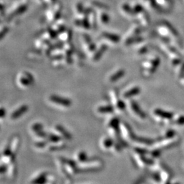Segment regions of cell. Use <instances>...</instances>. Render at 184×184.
Listing matches in <instances>:
<instances>
[{"instance_id":"cell-37","label":"cell","mask_w":184,"mask_h":184,"mask_svg":"<svg viewBox=\"0 0 184 184\" xmlns=\"http://www.w3.org/2000/svg\"><path fill=\"white\" fill-rule=\"evenodd\" d=\"M181 82L183 85H184V75L183 76H181Z\"/></svg>"},{"instance_id":"cell-6","label":"cell","mask_w":184,"mask_h":184,"mask_svg":"<svg viewBox=\"0 0 184 184\" xmlns=\"http://www.w3.org/2000/svg\"><path fill=\"white\" fill-rule=\"evenodd\" d=\"M102 36L104 38H105L106 39L109 40L114 42V43H118L120 41V40H121V38L119 36L113 33L103 32L102 33Z\"/></svg>"},{"instance_id":"cell-5","label":"cell","mask_w":184,"mask_h":184,"mask_svg":"<svg viewBox=\"0 0 184 184\" xmlns=\"http://www.w3.org/2000/svg\"><path fill=\"white\" fill-rule=\"evenodd\" d=\"M156 1L161 9L171 10L174 6L173 0H156Z\"/></svg>"},{"instance_id":"cell-26","label":"cell","mask_w":184,"mask_h":184,"mask_svg":"<svg viewBox=\"0 0 184 184\" xmlns=\"http://www.w3.org/2000/svg\"><path fill=\"white\" fill-rule=\"evenodd\" d=\"M92 4H94V5L95 6H96V7L100 8V9H107L108 8V7L105 5V4H103L102 3H100V2H98V1H93Z\"/></svg>"},{"instance_id":"cell-7","label":"cell","mask_w":184,"mask_h":184,"mask_svg":"<svg viewBox=\"0 0 184 184\" xmlns=\"http://www.w3.org/2000/svg\"><path fill=\"white\" fill-rule=\"evenodd\" d=\"M107 49H108L107 45H106V44H102V45L100 47V48H99L98 51L94 54V57H93V60L94 61L100 60V58H102V56L103 55V54L107 51Z\"/></svg>"},{"instance_id":"cell-22","label":"cell","mask_w":184,"mask_h":184,"mask_svg":"<svg viewBox=\"0 0 184 184\" xmlns=\"http://www.w3.org/2000/svg\"><path fill=\"white\" fill-rule=\"evenodd\" d=\"M19 81H20V83L23 86H29V85L31 83V81L28 79V77H21L19 79Z\"/></svg>"},{"instance_id":"cell-35","label":"cell","mask_w":184,"mask_h":184,"mask_svg":"<svg viewBox=\"0 0 184 184\" xmlns=\"http://www.w3.org/2000/svg\"><path fill=\"white\" fill-rule=\"evenodd\" d=\"M6 170V167L4 166V165L2 164L1 167V173H5V171Z\"/></svg>"},{"instance_id":"cell-29","label":"cell","mask_w":184,"mask_h":184,"mask_svg":"<svg viewBox=\"0 0 184 184\" xmlns=\"http://www.w3.org/2000/svg\"><path fill=\"white\" fill-rule=\"evenodd\" d=\"M147 51H148L147 46H143V47H141L140 49L139 50V53L140 54V55H143V54H145L146 53H147Z\"/></svg>"},{"instance_id":"cell-25","label":"cell","mask_w":184,"mask_h":184,"mask_svg":"<svg viewBox=\"0 0 184 184\" xmlns=\"http://www.w3.org/2000/svg\"><path fill=\"white\" fill-rule=\"evenodd\" d=\"M133 8H134V10L135 14H140L141 12H142L144 10L143 6L140 5V4H136V5L134 6V7Z\"/></svg>"},{"instance_id":"cell-20","label":"cell","mask_w":184,"mask_h":184,"mask_svg":"<svg viewBox=\"0 0 184 184\" xmlns=\"http://www.w3.org/2000/svg\"><path fill=\"white\" fill-rule=\"evenodd\" d=\"M48 141H50V142H52V143H56L60 142V141H61L60 136H59L56 134H50L48 136Z\"/></svg>"},{"instance_id":"cell-23","label":"cell","mask_w":184,"mask_h":184,"mask_svg":"<svg viewBox=\"0 0 184 184\" xmlns=\"http://www.w3.org/2000/svg\"><path fill=\"white\" fill-rule=\"evenodd\" d=\"M100 19H101V21H102V23H104V24H107V23L109 22L110 17L107 13H104V12H103V13H102V14H101Z\"/></svg>"},{"instance_id":"cell-18","label":"cell","mask_w":184,"mask_h":184,"mask_svg":"<svg viewBox=\"0 0 184 184\" xmlns=\"http://www.w3.org/2000/svg\"><path fill=\"white\" fill-rule=\"evenodd\" d=\"M176 73L179 77H181L184 75V61L182 60V61L179 63V64L176 66Z\"/></svg>"},{"instance_id":"cell-24","label":"cell","mask_w":184,"mask_h":184,"mask_svg":"<svg viewBox=\"0 0 184 184\" xmlns=\"http://www.w3.org/2000/svg\"><path fill=\"white\" fill-rule=\"evenodd\" d=\"M32 130L34 131L35 132H39V131L42 130V125L40 123H37V124H33L32 126Z\"/></svg>"},{"instance_id":"cell-33","label":"cell","mask_w":184,"mask_h":184,"mask_svg":"<svg viewBox=\"0 0 184 184\" xmlns=\"http://www.w3.org/2000/svg\"><path fill=\"white\" fill-rule=\"evenodd\" d=\"M49 34H50V36L51 37V38H56L57 36V33L55 30H50Z\"/></svg>"},{"instance_id":"cell-15","label":"cell","mask_w":184,"mask_h":184,"mask_svg":"<svg viewBox=\"0 0 184 184\" xmlns=\"http://www.w3.org/2000/svg\"><path fill=\"white\" fill-rule=\"evenodd\" d=\"M109 126L110 128H113L115 130H119V119L117 117L112 119L109 122Z\"/></svg>"},{"instance_id":"cell-28","label":"cell","mask_w":184,"mask_h":184,"mask_svg":"<svg viewBox=\"0 0 184 184\" xmlns=\"http://www.w3.org/2000/svg\"><path fill=\"white\" fill-rule=\"evenodd\" d=\"M77 12H79V14L84 13L85 9H84L83 5H82V4L81 3V2H79V3L77 4Z\"/></svg>"},{"instance_id":"cell-4","label":"cell","mask_w":184,"mask_h":184,"mask_svg":"<svg viewBox=\"0 0 184 184\" xmlns=\"http://www.w3.org/2000/svg\"><path fill=\"white\" fill-rule=\"evenodd\" d=\"M28 106L27 105H23L18 108V109H16V111H14L13 113H12V115L10 117L12 119H16L19 118L21 116H22L23 115L26 113L27 111H28Z\"/></svg>"},{"instance_id":"cell-31","label":"cell","mask_w":184,"mask_h":184,"mask_svg":"<svg viewBox=\"0 0 184 184\" xmlns=\"http://www.w3.org/2000/svg\"><path fill=\"white\" fill-rule=\"evenodd\" d=\"M46 144H47V142H46V141H41V142H38V143H36V146L39 148H43L46 145Z\"/></svg>"},{"instance_id":"cell-34","label":"cell","mask_w":184,"mask_h":184,"mask_svg":"<svg viewBox=\"0 0 184 184\" xmlns=\"http://www.w3.org/2000/svg\"><path fill=\"white\" fill-rule=\"evenodd\" d=\"M75 25H77V26L78 27H82V20H79V19H77L75 21Z\"/></svg>"},{"instance_id":"cell-36","label":"cell","mask_w":184,"mask_h":184,"mask_svg":"<svg viewBox=\"0 0 184 184\" xmlns=\"http://www.w3.org/2000/svg\"><path fill=\"white\" fill-rule=\"evenodd\" d=\"M5 113H6V112H5V111H4V108H1V118H3L4 117V114Z\"/></svg>"},{"instance_id":"cell-10","label":"cell","mask_w":184,"mask_h":184,"mask_svg":"<svg viewBox=\"0 0 184 184\" xmlns=\"http://www.w3.org/2000/svg\"><path fill=\"white\" fill-rule=\"evenodd\" d=\"M125 73L126 72H125L124 70L123 69L119 70L116 72L115 74H113V75L110 77V81L114 82L119 81L120 79H121V78L125 75Z\"/></svg>"},{"instance_id":"cell-9","label":"cell","mask_w":184,"mask_h":184,"mask_svg":"<svg viewBox=\"0 0 184 184\" xmlns=\"http://www.w3.org/2000/svg\"><path fill=\"white\" fill-rule=\"evenodd\" d=\"M130 104H131V107H132V110L134 111L135 113H136L139 117H140L141 118H143V119H144V118L145 117V114L143 113V111H141V109H140V107H139V104L135 102V101L132 100V102H130Z\"/></svg>"},{"instance_id":"cell-16","label":"cell","mask_w":184,"mask_h":184,"mask_svg":"<svg viewBox=\"0 0 184 184\" xmlns=\"http://www.w3.org/2000/svg\"><path fill=\"white\" fill-rule=\"evenodd\" d=\"M122 8H123V10H124V11L126 12V13L128 14L129 15L134 16V15H135V14H135L134 8H131L128 4H124L122 6Z\"/></svg>"},{"instance_id":"cell-14","label":"cell","mask_w":184,"mask_h":184,"mask_svg":"<svg viewBox=\"0 0 184 184\" xmlns=\"http://www.w3.org/2000/svg\"><path fill=\"white\" fill-rule=\"evenodd\" d=\"M56 130H58L59 132L61 133V134H62V136H64L65 138H66L67 139H70L72 138L71 134H70V133L67 132V131L65 130L63 126H60V125H58V126H56Z\"/></svg>"},{"instance_id":"cell-21","label":"cell","mask_w":184,"mask_h":184,"mask_svg":"<svg viewBox=\"0 0 184 184\" xmlns=\"http://www.w3.org/2000/svg\"><path fill=\"white\" fill-rule=\"evenodd\" d=\"M113 145V141L110 138H106L104 139L103 141V146L106 149H109L111 148Z\"/></svg>"},{"instance_id":"cell-11","label":"cell","mask_w":184,"mask_h":184,"mask_svg":"<svg viewBox=\"0 0 184 184\" xmlns=\"http://www.w3.org/2000/svg\"><path fill=\"white\" fill-rule=\"evenodd\" d=\"M83 38H84L85 41L86 42V44L88 45L89 50H90V51H94V50H96V45H95V44L92 40V39H91L90 36L87 34H84Z\"/></svg>"},{"instance_id":"cell-30","label":"cell","mask_w":184,"mask_h":184,"mask_svg":"<svg viewBox=\"0 0 184 184\" xmlns=\"http://www.w3.org/2000/svg\"><path fill=\"white\" fill-rule=\"evenodd\" d=\"M8 32V27H4V28L2 29L1 31V34H0V37H1V39H3V38L5 36L6 33Z\"/></svg>"},{"instance_id":"cell-19","label":"cell","mask_w":184,"mask_h":184,"mask_svg":"<svg viewBox=\"0 0 184 184\" xmlns=\"http://www.w3.org/2000/svg\"><path fill=\"white\" fill-rule=\"evenodd\" d=\"M78 160L81 162H85L88 161V158L85 151H81L78 155Z\"/></svg>"},{"instance_id":"cell-1","label":"cell","mask_w":184,"mask_h":184,"mask_svg":"<svg viewBox=\"0 0 184 184\" xmlns=\"http://www.w3.org/2000/svg\"><path fill=\"white\" fill-rule=\"evenodd\" d=\"M158 32L165 40L177 48H182L183 44L177 29L167 21H163L158 27Z\"/></svg>"},{"instance_id":"cell-8","label":"cell","mask_w":184,"mask_h":184,"mask_svg":"<svg viewBox=\"0 0 184 184\" xmlns=\"http://www.w3.org/2000/svg\"><path fill=\"white\" fill-rule=\"evenodd\" d=\"M141 92V89L139 87H134L132 89H130V90L127 91L126 92H125L124 94V97L125 98H130L131 97L135 96L136 95L140 94Z\"/></svg>"},{"instance_id":"cell-27","label":"cell","mask_w":184,"mask_h":184,"mask_svg":"<svg viewBox=\"0 0 184 184\" xmlns=\"http://www.w3.org/2000/svg\"><path fill=\"white\" fill-rule=\"evenodd\" d=\"M116 105H117V107L120 110H124L126 108V104L122 100H117V102H116Z\"/></svg>"},{"instance_id":"cell-32","label":"cell","mask_w":184,"mask_h":184,"mask_svg":"<svg viewBox=\"0 0 184 184\" xmlns=\"http://www.w3.org/2000/svg\"><path fill=\"white\" fill-rule=\"evenodd\" d=\"M36 134L38 135V136H40V137H41V138H44V137L47 136V134H46L44 132H43V131H42V130L39 131V132H36Z\"/></svg>"},{"instance_id":"cell-13","label":"cell","mask_w":184,"mask_h":184,"mask_svg":"<svg viewBox=\"0 0 184 184\" xmlns=\"http://www.w3.org/2000/svg\"><path fill=\"white\" fill-rule=\"evenodd\" d=\"M46 181V173H43L32 181V184H44Z\"/></svg>"},{"instance_id":"cell-3","label":"cell","mask_w":184,"mask_h":184,"mask_svg":"<svg viewBox=\"0 0 184 184\" xmlns=\"http://www.w3.org/2000/svg\"><path fill=\"white\" fill-rule=\"evenodd\" d=\"M50 100L53 102L64 106L65 107H68L72 104V101L70 99L58 96V95H51L50 96Z\"/></svg>"},{"instance_id":"cell-17","label":"cell","mask_w":184,"mask_h":184,"mask_svg":"<svg viewBox=\"0 0 184 184\" xmlns=\"http://www.w3.org/2000/svg\"><path fill=\"white\" fill-rule=\"evenodd\" d=\"M26 10H27V6H26L25 5L21 6L19 8H18L16 10H14L13 13L12 14V15L10 16V17H14V16L19 15V14L23 13V12H24Z\"/></svg>"},{"instance_id":"cell-12","label":"cell","mask_w":184,"mask_h":184,"mask_svg":"<svg viewBox=\"0 0 184 184\" xmlns=\"http://www.w3.org/2000/svg\"><path fill=\"white\" fill-rule=\"evenodd\" d=\"M98 111L100 113H111L114 111V108L111 105L101 106L98 109Z\"/></svg>"},{"instance_id":"cell-2","label":"cell","mask_w":184,"mask_h":184,"mask_svg":"<svg viewBox=\"0 0 184 184\" xmlns=\"http://www.w3.org/2000/svg\"><path fill=\"white\" fill-rule=\"evenodd\" d=\"M160 64V59L159 57L155 56L144 63L145 67V75L147 76L153 75L157 70Z\"/></svg>"}]
</instances>
